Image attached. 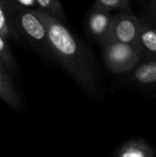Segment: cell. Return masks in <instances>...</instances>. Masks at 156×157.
Instances as JSON below:
<instances>
[{
    "mask_svg": "<svg viewBox=\"0 0 156 157\" xmlns=\"http://www.w3.org/2000/svg\"><path fill=\"white\" fill-rule=\"evenodd\" d=\"M38 13L47 29L52 60L60 64L88 95H97L100 72L90 49L64 23L41 10H38Z\"/></svg>",
    "mask_w": 156,
    "mask_h": 157,
    "instance_id": "6da1fadb",
    "label": "cell"
},
{
    "mask_svg": "<svg viewBox=\"0 0 156 157\" xmlns=\"http://www.w3.org/2000/svg\"><path fill=\"white\" fill-rule=\"evenodd\" d=\"M13 33L24 36L39 52L52 59L47 29L36 9L18 4L9 14Z\"/></svg>",
    "mask_w": 156,
    "mask_h": 157,
    "instance_id": "7a4b0ae2",
    "label": "cell"
},
{
    "mask_svg": "<svg viewBox=\"0 0 156 157\" xmlns=\"http://www.w3.org/2000/svg\"><path fill=\"white\" fill-rule=\"evenodd\" d=\"M105 66L110 73L125 75L143 59L137 44H127L108 39L101 44Z\"/></svg>",
    "mask_w": 156,
    "mask_h": 157,
    "instance_id": "3957f363",
    "label": "cell"
},
{
    "mask_svg": "<svg viewBox=\"0 0 156 157\" xmlns=\"http://www.w3.org/2000/svg\"><path fill=\"white\" fill-rule=\"evenodd\" d=\"M142 18L134 14L131 8L113 13L109 39L127 44H137Z\"/></svg>",
    "mask_w": 156,
    "mask_h": 157,
    "instance_id": "277c9868",
    "label": "cell"
},
{
    "mask_svg": "<svg viewBox=\"0 0 156 157\" xmlns=\"http://www.w3.org/2000/svg\"><path fill=\"white\" fill-rule=\"evenodd\" d=\"M113 12L103 9L95 3L90 9L87 16V29L90 35L98 44L104 43L109 39L111 23H112Z\"/></svg>",
    "mask_w": 156,
    "mask_h": 157,
    "instance_id": "5b68a950",
    "label": "cell"
},
{
    "mask_svg": "<svg viewBox=\"0 0 156 157\" xmlns=\"http://www.w3.org/2000/svg\"><path fill=\"white\" fill-rule=\"evenodd\" d=\"M125 75L134 87L142 90H156V56L143 58Z\"/></svg>",
    "mask_w": 156,
    "mask_h": 157,
    "instance_id": "8992f818",
    "label": "cell"
},
{
    "mask_svg": "<svg viewBox=\"0 0 156 157\" xmlns=\"http://www.w3.org/2000/svg\"><path fill=\"white\" fill-rule=\"evenodd\" d=\"M0 99L15 110L21 107V99L12 81V75L9 73L0 60Z\"/></svg>",
    "mask_w": 156,
    "mask_h": 157,
    "instance_id": "52a82bcc",
    "label": "cell"
},
{
    "mask_svg": "<svg viewBox=\"0 0 156 157\" xmlns=\"http://www.w3.org/2000/svg\"><path fill=\"white\" fill-rule=\"evenodd\" d=\"M137 46L141 50L143 58L156 56V24L142 19Z\"/></svg>",
    "mask_w": 156,
    "mask_h": 157,
    "instance_id": "ba28073f",
    "label": "cell"
},
{
    "mask_svg": "<svg viewBox=\"0 0 156 157\" xmlns=\"http://www.w3.org/2000/svg\"><path fill=\"white\" fill-rule=\"evenodd\" d=\"M116 157H154V151L143 139H131L117 150Z\"/></svg>",
    "mask_w": 156,
    "mask_h": 157,
    "instance_id": "9c48e42d",
    "label": "cell"
},
{
    "mask_svg": "<svg viewBox=\"0 0 156 157\" xmlns=\"http://www.w3.org/2000/svg\"><path fill=\"white\" fill-rule=\"evenodd\" d=\"M36 3L38 6V10L43 11L57 21L65 24L67 19L60 0H36Z\"/></svg>",
    "mask_w": 156,
    "mask_h": 157,
    "instance_id": "30bf717a",
    "label": "cell"
},
{
    "mask_svg": "<svg viewBox=\"0 0 156 157\" xmlns=\"http://www.w3.org/2000/svg\"><path fill=\"white\" fill-rule=\"evenodd\" d=\"M0 60L11 75H14L16 73V61H15L13 52L8 43V40L2 35H0Z\"/></svg>",
    "mask_w": 156,
    "mask_h": 157,
    "instance_id": "8fae6325",
    "label": "cell"
},
{
    "mask_svg": "<svg viewBox=\"0 0 156 157\" xmlns=\"http://www.w3.org/2000/svg\"><path fill=\"white\" fill-rule=\"evenodd\" d=\"M13 34L14 33H13L12 27H11L9 11L6 10L3 4L0 3V35L9 40Z\"/></svg>",
    "mask_w": 156,
    "mask_h": 157,
    "instance_id": "7c38bea8",
    "label": "cell"
},
{
    "mask_svg": "<svg viewBox=\"0 0 156 157\" xmlns=\"http://www.w3.org/2000/svg\"><path fill=\"white\" fill-rule=\"evenodd\" d=\"M95 4L113 13L131 8L129 0H95Z\"/></svg>",
    "mask_w": 156,
    "mask_h": 157,
    "instance_id": "4fadbf2b",
    "label": "cell"
},
{
    "mask_svg": "<svg viewBox=\"0 0 156 157\" xmlns=\"http://www.w3.org/2000/svg\"><path fill=\"white\" fill-rule=\"evenodd\" d=\"M0 3L3 4V6H6V9L9 11V14L11 13V11L14 10V9L19 4L16 0H0Z\"/></svg>",
    "mask_w": 156,
    "mask_h": 157,
    "instance_id": "5bb4252c",
    "label": "cell"
},
{
    "mask_svg": "<svg viewBox=\"0 0 156 157\" xmlns=\"http://www.w3.org/2000/svg\"><path fill=\"white\" fill-rule=\"evenodd\" d=\"M19 4L24 6H27V8L31 9H38V6L36 3V0H16Z\"/></svg>",
    "mask_w": 156,
    "mask_h": 157,
    "instance_id": "9a60e30c",
    "label": "cell"
},
{
    "mask_svg": "<svg viewBox=\"0 0 156 157\" xmlns=\"http://www.w3.org/2000/svg\"><path fill=\"white\" fill-rule=\"evenodd\" d=\"M150 10L153 15V18H154V24H156V8H150Z\"/></svg>",
    "mask_w": 156,
    "mask_h": 157,
    "instance_id": "2e32d148",
    "label": "cell"
},
{
    "mask_svg": "<svg viewBox=\"0 0 156 157\" xmlns=\"http://www.w3.org/2000/svg\"><path fill=\"white\" fill-rule=\"evenodd\" d=\"M150 8H156V0H152V2H151Z\"/></svg>",
    "mask_w": 156,
    "mask_h": 157,
    "instance_id": "e0dca14e",
    "label": "cell"
}]
</instances>
